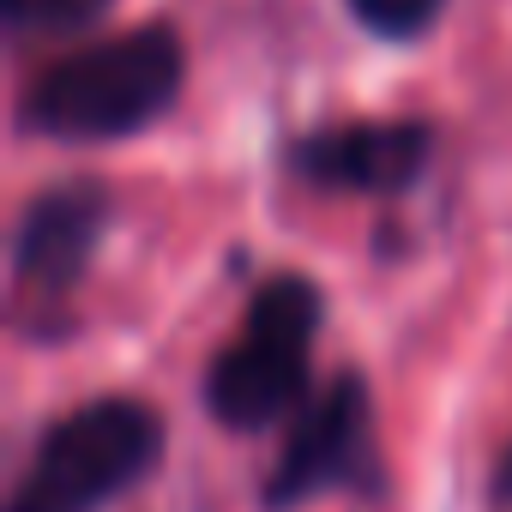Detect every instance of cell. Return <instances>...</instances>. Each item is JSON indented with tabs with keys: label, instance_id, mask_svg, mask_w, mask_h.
Returning a JSON list of instances; mask_svg holds the SVG:
<instances>
[{
	"label": "cell",
	"instance_id": "7",
	"mask_svg": "<svg viewBox=\"0 0 512 512\" xmlns=\"http://www.w3.org/2000/svg\"><path fill=\"white\" fill-rule=\"evenodd\" d=\"M115 0H7V25L37 37V31H85L97 25Z\"/></svg>",
	"mask_w": 512,
	"mask_h": 512
},
{
	"label": "cell",
	"instance_id": "9",
	"mask_svg": "<svg viewBox=\"0 0 512 512\" xmlns=\"http://www.w3.org/2000/svg\"><path fill=\"white\" fill-rule=\"evenodd\" d=\"M494 500L500 506H512V452L500 458V470H494Z\"/></svg>",
	"mask_w": 512,
	"mask_h": 512
},
{
	"label": "cell",
	"instance_id": "2",
	"mask_svg": "<svg viewBox=\"0 0 512 512\" xmlns=\"http://www.w3.org/2000/svg\"><path fill=\"white\" fill-rule=\"evenodd\" d=\"M320 332V290L308 278H272L247 308V326L205 374V404L223 428L260 434L308 404V356Z\"/></svg>",
	"mask_w": 512,
	"mask_h": 512
},
{
	"label": "cell",
	"instance_id": "5",
	"mask_svg": "<svg viewBox=\"0 0 512 512\" xmlns=\"http://www.w3.org/2000/svg\"><path fill=\"white\" fill-rule=\"evenodd\" d=\"M434 151V133L422 121H362V127H326L290 145V169L314 187L344 193H398L422 175Z\"/></svg>",
	"mask_w": 512,
	"mask_h": 512
},
{
	"label": "cell",
	"instance_id": "1",
	"mask_svg": "<svg viewBox=\"0 0 512 512\" xmlns=\"http://www.w3.org/2000/svg\"><path fill=\"white\" fill-rule=\"evenodd\" d=\"M181 73L187 61L175 31L145 25L43 67L19 115L31 133H49V139H127L175 103Z\"/></svg>",
	"mask_w": 512,
	"mask_h": 512
},
{
	"label": "cell",
	"instance_id": "3",
	"mask_svg": "<svg viewBox=\"0 0 512 512\" xmlns=\"http://www.w3.org/2000/svg\"><path fill=\"white\" fill-rule=\"evenodd\" d=\"M163 458V422L139 398H97L37 440L7 512H97Z\"/></svg>",
	"mask_w": 512,
	"mask_h": 512
},
{
	"label": "cell",
	"instance_id": "4",
	"mask_svg": "<svg viewBox=\"0 0 512 512\" xmlns=\"http://www.w3.org/2000/svg\"><path fill=\"white\" fill-rule=\"evenodd\" d=\"M374 476H380L374 410H368L362 380L344 374L290 416V446L272 470L266 506L284 512V506H302L308 494H326V488H374Z\"/></svg>",
	"mask_w": 512,
	"mask_h": 512
},
{
	"label": "cell",
	"instance_id": "8",
	"mask_svg": "<svg viewBox=\"0 0 512 512\" xmlns=\"http://www.w3.org/2000/svg\"><path fill=\"white\" fill-rule=\"evenodd\" d=\"M350 7L374 37H416V31L434 25V13L446 0H350Z\"/></svg>",
	"mask_w": 512,
	"mask_h": 512
},
{
	"label": "cell",
	"instance_id": "6",
	"mask_svg": "<svg viewBox=\"0 0 512 512\" xmlns=\"http://www.w3.org/2000/svg\"><path fill=\"white\" fill-rule=\"evenodd\" d=\"M103 217H109V199H103V187H85V181L31 199V211L19 223V247H13L19 284L31 296H67L97 253Z\"/></svg>",
	"mask_w": 512,
	"mask_h": 512
}]
</instances>
